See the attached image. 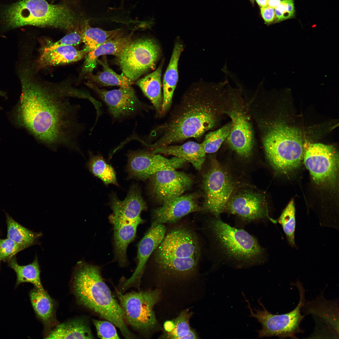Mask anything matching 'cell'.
Here are the masks:
<instances>
[{
  "label": "cell",
  "mask_w": 339,
  "mask_h": 339,
  "mask_svg": "<svg viewBox=\"0 0 339 339\" xmlns=\"http://www.w3.org/2000/svg\"><path fill=\"white\" fill-rule=\"evenodd\" d=\"M94 338L88 321L83 318L72 319L57 325L45 337L48 339Z\"/></svg>",
  "instance_id": "cell-26"
},
{
  "label": "cell",
  "mask_w": 339,
  "mask_h": 339,
  "mask_svg": "<svg viewBox=\"0 0 339 339\" xmlns=\"http://www.w3.org/2000/svg\"><path fill=\"white\" fill-rule=\"evenodd\" d=\"M166 231L164 224L151 226L138 244L137 266L132 276L124 283L123 289L136 285L139 287L147 262L162 241Z\"/></svg>",
  "instance_id": "cell-21"
},
{
  "label": "cell",
  "mask_w": 339,
  "mask_h": 339,
  "mask_svg": "<svg viewBox=\"0 0 339 339\" xmlns=\"http://www.w3.org/2000/svg\"><path fill=\"white\" fill-rule=\"evenodd\" d=\"M191 314L185 310L182 312L174 320L175 326L171 332L164 333L162 338L167 339H196V332L191 329L189 325V319Z\"/></svg>",
  "instance_id": "cell-34"
},
{
  "label": "cell",
  "mask_w": 339,
  "mask_h": 339,
  "mask_svg": "<svg viewBox=\"0 0 339 339\" xmlns=\"http://www.w3.org/2000/svg\"><path fill=\"white\" fill-rule=\"evenodd\" d=\"M226 208L244 221L267 218L274 223H277L268 215L264 197L258 193L245 191L238 193L229 201Z\"/></svg>",
  "instance_id": "cell-19"
},
{
  "label": "cell",
  "mask_w": 339,
  "mask_h": 339,
  "mask_svg": "<svg viewBox=\"0 0 339 339\" xmlns=\"http://www.w3.org/2000/svg\"><path fill=\"white\" fill-rule=\"evenodd\" d=\"M277 221L282 227L289 245L295 247V208L293 200L289 202L282 211Z\"/></svg>",
  "instance_id": "cell-35"
},
{
  "label": "cell",
  "mask_w": 339,
  "mask_h": 339,
  "mask_svg": "<svg viewBox=\"0 0 339 339\" xmlns=\"http://www.w3.org/2000/svg\"><path fill=\"white\" fill-rule=\"evenodd\" d=\"M72 287L79 304L112 323L125 338H136L128 328L124 311L112 296L98 266L78 262L74 272Z\"/></svg>",
  "instance_id": "cell-3"
},
{
  "label": "cell",
  "mask_w": 339,
  "mask_h": 339,
  "mask_svg": "<svg viewBox=\"0 0 339 339\" xmlns=\"http://www.w3.org/2000/svg\"><path fill=\"white\" fill-rule=\"evenodd\" d=\"M250 0V1H251V2L253 4V3H254V0Z\"/></svg>",
  "instance_id": "cell-45"
},
{
  "label": "cell",
  "mask_w": 339,
  "mask_h": 339,
  "mask_svg": "<svg viewBox=\"0 0 339 339\" xmlns=\"http://www.w3.org/2000/svg\"><path fill=\"white\" fill-rule=\"evenodd\" d=\"M160 54V46L155 40L142 38L132 40L116 57L122 74L134 82L155 68Z\"/></svg>",
  "instance_id": "cell-12"
},
{
  "label": "cell",
  "mask_w": 339,
  "mask_h": 339,
  "mask_svg": "<svg viewBox=\"0 0 339 339\" xmlns=\"http://www.w3.org/2000/svg\"><path fill=\"white\" fill-rule=\"evenodd\" d=\"M225 93L223 112L230 118L231 124L227 142L239 155L248 158L253 150L254 138L247 106L239 91L228 88Z\"/></svg>",
  "instance_id": "cell-10"
},
{
  "label": "cell",
  "mask_w": 339,
  "mask_h": 339,
  "mask_svg": "<svg viewBox=\"0 0 339 339\" xmlns=\"http://www.w3.org/2000/svg\"><path fill=\"white\" fill-rule=\"evenodd\" d=\"M98 337L101 339H119L115 325L109 321L93 320Z\"/></svg>",
  "instance_id": "cell-39"
},
{
  "label": "cell",
  "mask_w": 339,
  "mask_h": 339,
  "mask_svg": "<svg viewBox=\"0 0 339 339\" xmlns=\"http://www.w3.org/2000/svg\"><path fill=\"white\" fill-rule=\"evenodd\" d=\"M110 204L112 212L109 218L113 229L115 259L124 267L128 264L127 247L135 239L138 226L145 222L141 214L147 206L141 193L132 190L122 201L115 194L111 195Z\"/></svg>",
  "instance_id": "cell-7"
},
{
  "label": "cell",
  "mask_w": 339,
  "mask_h": 339,
  "mask_svg": "<svg viewBox=\"0 0 339 339\" xmlns=\"http://www.w3.org/2000/svg\"><path fill=\"white\" fill-rule=\"evenodd\" d=\"M198 197L196 193L181 195L162 204L152 211L151 225L175 223L190 213L203 211Z\"/></svg>",
  "instance_id": "cell-20"
},
{
  "label": "cell",
  "mask_w": 339,
  "mask_h": 339,
  "mask_svg": "<svg viewBox=\"0 0 339 339\" xmlns=\"http://www.w3.org/2000/svg\"><path fill=\"white\" fill-rule=\"evenodd\" d=\"M175 324L174 320H168L165 321L164 325L165 332L164 333H169L172 331L174 329Z\"/></svg>",
  "instance_id": "cell-42"
},
{
  "label": "cell",
  "mask_w": 339,
  "mask_h": 339,
  "mask_svg": "<svg viewBox=\"0 0 339 339\" xmlns=\"http://www.w3.org/2000/svg\"><path fill=\"white\" fill-rule=\"evenodd\" d=\"M127 170L130 177L145 180L162 170H175L187 162L174 156L171 159L147 151H131L128 153Z\"/></svg>",
  "instance_id": "cell-16"
},
{
  "label": "cell",
  "mask_w": 339,
  "mask_h": 339,
  "mask_svg": "<svg viewBox=\"0 0 339 339\" xmlns=\"http://www.w3.org/2000/svg\"><path fill=\"white\" fill-rule=\"evenodd\" d=\"M24 250L10 239H0V261H8L19 251Z\"/></svg>",
  "instance_id": "cell-38"
},
{
  "label": "cell",
  "mask_w": 339,
  "mask_h": 339,
  "mask_svg": "<svg viewBox=\"0 0 339 339\" xmlns=\"http://www.w3.org/2000/svg\"><path fill=\"white\" fill-rule=\"evenodd\" d=\"M133 32L125 35L122 32L108 39L105 42L86 55L82 69L83 74L92 72L97 64V60L100 56L112 55L116 57L122 52L132 40Z\"/></svg>",
  "instance_id": "cell-23"
},
{
  "label": "cell",
  "mask_w": 339,
  "mask_h": 339,
  "mask_svg": "<svg viewBox=\"0 0 339 339\" xmlns=\"http://www.w3.org/2000/svg\"><path fill=\"white\" fill-rule=\"evenodd\" d=\"M87 166L90 171L105 184L118 185L116 172L113 168L100 156H91Z\"/></svg>",
  "instance_id": "cell-33"
},
{
  "label": "cell",
  "mask_w": 339,
  "mask_h": 339,
  "mask_svg": "<svg viewBox=\"0 0 339 339\" xmlns=\"http://www.w3.org/2000/svg\"><path fill=\"white\" fill-rule=\"evenodd\" d=\"M231 126L230 122L206 135L202 143L206 153H213L218 151L229 134Z\"/></svg>",
  "instance_id": "cell-36"
},
{
  "label": "cell",
  "mask_w": 339,
  "mask_h": 339,
  "mask_svg": "<svg viewBox=\"0 0 339 339\" xmlns=\"http://www.w3.org/2000/svg\"><path fill=\"white\" fill-rule=\"evenodd\" d=\"M294 0H283L275 8L274 23L293 18L295 15Z\"/></svg>",
  "instance_id": "cell-37"
},
{
  "label": "cell",
  "mask_w": 339,
  "mask_h": 339,
  "mask_svg": "<svg viewBox=\"0 0 339 339\" xmlns=\"http://www.w3.org/2000/svg\"><path fill=\"white\" fill-rule=\"evenodd\" d=\"M3 95V93L2 92L0 91V95Z\"/></svg>",
  "instance_id": "cell-46"
},
{
  "label": "cell",
  "mask_w": 339,
  "mask_h": 339,
  "mask_svg": "<svg viewBox=\"0 0 339 339\" xmlns=\"http://www.w3.org/2000/svg\"><path fill=\"white\" fill-rule=\"evenodd\" d=\"M97 62L102 67V70L96 74H89V78L94 84L100 86H117L122 88H129L133 83L123 75H119L109 66L106 57L104 56L101 60H97Z\"/></svg>",
  "instance_id": "cell-29"
},
{
  "label": "cell",
  "mask_w": 339,
  "mask_h": 339,
  "mask_svg": "<svg viewBox=\"0 0 339 339\" xmlns=\"http://www.w3.org/2000/svg\"><path fill=\"white\" fill-rule=\"evenodd\" d=\"M31 302L38 318L46 327L56 323L54 301L45 290L35 288L30 292Z\"/></svg>",
  "instance_id": "cell-28"
},
{
  "label": "cell",
  "mask_w": 339,
  "mask_h": 339,
  "mask_svg": "<svg viewBox=\"0 0 339 339\" xmlns=\"http://www.w3.org/2000/svg\"><path fill=\"white\" fill-rule=\"evenodd\" d=\"M9 266L15 272L17 275L16 284L23 282H30L35 288L41 290H44L40 279V270L37 257L33 262L28 265H19L15 257L8 260Z\"/></svg>",
  "instance_id": "cell-30"
},
{
  "label": "cell",
  "mask_w": 339,
  "mask_h": 339,
  "mask_svg": "<svg viewBox=\"0 0 339 339\" xmlns=\"http://www.w3.org/2000/svg\"><path fill=\"white\" fill-rule=\"evenodd\" d=\"M220 86L192 89L185 93L168 120L156 130L153 150L187 139L201 137L218 123L224 114L225 91Z\"/></svg>",
  "instance_id": "cell-2"
},
{
  "label": "cell",
  "mask_w": 339,
  "mask_h": 339,
  "mask_svg": "<svg viewBox=\"0 0 339 339\" xmlns=\"http://www.w3.org/2000/svg\"><path fill=\"white\" fill-rule=\"evenodd\" d=\"M158 290L122 294L117 296L125 315L126 323L138 332L146 333L155 329L157 322L153 311L159 297Z\"/></svg>",
  "instance_id": "cell-11"
},
{
  "label": "cell",
  "mask_w": 339,
  "mask_h": 339,
  "mask_svg": "<svg viewBox=\"0 0 339 339\" xmlns=\"http://www.w3.org/2000/svg\"><path fill=\"white\" fill-rule=\"evenodd\" d=\"M323 292L312 300L305 299L301 311L305 315H311L315 322V328L310 338L338 339V301L327 299Z\"/></svg>",
  "instance_id": "cell-15"
},
{
  "label": "cell",
  "mask_w": 339,
  "mask_h": 339,
  "mask_svg": "<svg viewBox=\"0 0 339 339\" xmlns=\"http://www.w3.org/2000/svg\"><path fill=\"white\" fill-rule=\"evenodd\" d=\"M208 226L219 250L228 260L241 266L262 262L264 249L247 232L232 227L218 218L210 221Z\"/></svg>",
  "instance_id": "cell-8"
},
{
  "label": "cell",
  "mask_w": 339,
  "mask_h": 339,
  "mask_svg": "<svg viewBox=\"0 0 339 339\" xmlns=\"http://www.w3.org/2000/svg\"><path fill=\"white\" fill-rule=\"evenodd\" d=\"M149 178L153 195L162 204L181 195L191 187L193 181L188 174L175 170L160 171Z\"/></svg>",
  "instance_id": "cell-17"
},
{
  "label": "cell",
  "mask_w": 339,
  "mask_h": 339,
  "mask_svg": "<svg viewBox=\"0 0 339 339\" xmlns=\"http://www.w3.org/2000/svg\"><path fill=\"white\" fill-rule=\"evenodd\" d=\"M20 75L22 93L16 116L17 123L51 148L64 146L79 151V108L70 100H90V94L66 83L36 80L28 70Z\"/></svg>",
  "instance_id": "cell-1"
},
{
  "label": "cell",
  "mask_w": 339,
  "mask_h": 339,
  "mask_svg": "<svg viewBox=\"0 0 339 339\" xmlns=\"http://www.w3.org/2000/svg\"><path fill=\"white\" fill-rule=\"evenodd\" d=\"M281 0H268L267 6L275 8L281 3Z\"/></svg>",
  "instance_id": "cell-43"
},
{
  "label": "cell",
  "mask_w": 339,
  "mask_h": 339,
  "mask_svg": "<svg viewBox=\"0 0 339 339\" xmlns=\"http://www.w3.org/2000/svg\"><path fill=\"white\" fill-rule=\"evenodd\" d=\"M162 66V64H160L155 70L139 79L136 82L151 101L157 114L159 116L161 115L163 102L161 79Z\"/></svg>",
  "instance_id": "cell-27"
},
{
  "label": "cell",
  "mask_w": 339,
  "mask_h": 339,
  "mask_svg": "<svg viewBox=\"0 0 339 339\" xmlns=\"http://www.w3.org/2000/svg\"><path fill=\"white\" fill-rule=\"evenodd\" d=\"M202 186L203 211L218 218L226 209L234 191L232 179L219 163L213 160L203 175Z\"/></svg>",
  "instance_id": "cell-13"
},
{
  "label": "cell",
  "mask_w": 339,
  "mask_h": 339,
  "mask_svg": "<svg viewBox=\"0 0 339 339\" xmlns=\"http://www.w3.org/2000/svg\"><path fill=\"white\" fill-rule=\"evenodd\" d=\"M87 85L105 101L114 117L120 118L130 115L144 107L143 103L138 100L131 87L108 91L99 88L93 83H88Z\"/></svg>",
  "instance_id": "cell-18"
},
{
  "label": "cell",
  "mask_w": 339,
  "mask_h": 339,
  "mask_svg": "<svg viewBox=\"0 0 339 339\" xmlns=\"http://www.w3.org/2000/svg\"><path fill=\"white\" fill-rule=\"evenodd\" d=\"M295 285L299 292V301L294 309L285 314L278 315L270 313L259 300L258 302L261 309H253L249 301L244 296L250 310L249 316L256 319L261 325V328L257 331L258 338L277 336L281 339L297 338V334L304 332L300 325L305 316L301 314V309L305 300V290L299 281H296Z\"/></svg>",
  "instance_id": "cell-9"
},
{
  "label": "cell",
  "mask_w": 339,
  "mask_h": 339,
  "mask_svg": "<svg viewBox=\"0 0 339 339\" xmlns=\"http://www.w3.org/2000/svg\"><path fill=\"white\" fill-rule=\"evenodd\" d=\"M201 250L198 238L194 231L186 227L177 226L166 231L152 253L153 261L157 269L164 274L188 275L196 270Z\"/></svg>",
  "instance_id": "cell-5"
},
{
  "label": "cell",
  "mask_w": 339,
  "mask_h": 339,
  "mask_svg": "<svg viewBox=\"0 0 339 339\" xmlns=\"http://www.w3.org/2000/svg\"><path fill=\"white\" fill-rule=\"evenodd\" d=\"M182 45L175 43L163 81V95L161 116L165 114L170 108L174 92L178 78V64L183 50Z\"/></svg>",
  "instance_id": "cell-25"
},
{
  "label": "cell",
  "mask_w": 339,
  "mask_h": 339,
  "mask_svg": "<svg viewBox=\"0 0 339 339\" xmlns=\"http://www.w3.org/2000/svg\"><path fill=\"white\" fill-rule=\"evenodd\" d=\"M251 113L259 129L266 155L272 166L286 174L298 168L304 155L300 131L294 127L269 119L258 109Z\"/></svg>",
  "instance_id": "cell-4"
},
{
  "label": "cell",
  "mask_w": 339,
  "mask_h": 339,
  "mask_svg": "<svg viewBox=\"0 0 339 339\" xmlns=\"http://www.w3.org/2000/svg\"><path fill=\"white\" fill-rule=\"evenodd\" d=\"M40 51L36 65L38 70L78 61L89 52L85 48L79 50L72 46H61L51 49L42 47Z\"/></svg>",
  "instance_id": "cell-22"
},
{
  "label": "cell",
  "mask_w": 339,
  "mask_h": 339,
  "mask_svg": "<svg viewBox=\"0 0 339 339\" xmlns=\"http://www.w3.org/2000/svg\"><path fill=\"white\" fill-rule=\"evenodd\" d=\"M156 154L174 156L191 163L200 170L206 158V153L202 143L190 141L180 145H169L152 150Z\"/></svg>",
  "instance_id": "cell-24"
},
{
  "label": "cell",
  "mask_w": 339,
  "mask_h": 339,
  "mask_svg": "<svg viewBox=\"0 0 339 339\" xmlns=\"http://www.w3.org/2000/svg\"><path fill=\"white\" fill-rule=\"evenodd\" d=\"M261 13L265 23L267 24L274 23L275 19V9L268 6L261 7Z\"/></svg>",
  "instance_id": "cell-41"
},
{
  "label": "cell",
  "mask_w": 339,
  "mask_h": 339,
  "mask_svg": "<svg viewBox=\"0 0 339 339\" xmlns=\"http://www.w3.org/2000/svg\"><path fill=\"white\" fill-rule=\"evenodd\" d=\"M7 238L21 246L24 249L35 244L41 233L32 231L21 225L6 213Z\"/></svg>",
  "instance_id": "cell-31"
},
{
  "label": "cell",
  "mask_w": 339,
  "mask_h": 339,
  "mask_svg": "<svg viewBox=\"0 0 339 339\" xmlns=\"http://www.w3.org/2000/svg\"><path fill=\"white\" fill-rule=\"evenodd\" d=\"M304 162L314 182L325 186L336 183L338 171V155L331 145L320 143L310 144L304 154Z\"/></svg>",
  "instance_id": "cell-14"
},
{
  "label": "cell",
  "mask_w": 339,
  "mask_h": 339,
  "mask_svg": "<svg viewBox=\"0 0 339 339\" xmlns=\"http://www.w3.org/2000/svg\"></svg>",
  "instance_id": "cell-47"
},
{
  "label": "cell",
  "mask_w": 339,
  "mask_h": 339,
  "mask_svg": "<svg viewBox=\"0 0 339 339\" xmlns=\"http://www.w3.org/2000/svg\"><path fill=\"white\" fill-rule=\"evenodd\" d=\"M82 42L81 33L75 31L66 35L56 42H48L42 47L51 49L61 46H75Z\"/></svg>",
  "instance_id": "cell-40"
},
{
  "label": "cell",
  "mask_w": 339,
  "mask_h": 339,
  "mask_svg": "<svg viewBox=\"0 0 339 339\" xmlns=\"http://www.w3.org/2000/svg\"><path fill=\"white\" fill-rule=\"evenodd\" d=\"M256 2L261 7L267 6L268 0H256Z\"/></svg>",
  "instance_id": "cell-44"
},
{
  "label": "cell",
  "mask_w": 339,
  "mask_h": 339,
  "mask_svg": "<svg viewBox=\"0 0 339 339\" xmlns=\"http://www.w3.org/2000/svg\"><path fill=\"white\" fill-rule=\"evenodd\" d=\"M122 32L121 29L105 30L101 29L91 27L85 22L82 28L81 34L85 48L89 52L94 50L105 42L110 37Z\"/></svg>",
  "instance_id": "cell-32"
},
{
  "label": "cell",
  "mask_w": 339,
  "mask_h": 339,
  "mask_svg": "<svg viewBox=\"0 0 339 339\" xmlns=\"http://www.w3.org/2000/svg\"><path fill=\"white\" fill-rule=\"evenodd\" d=\"M1 16L8 29L33 25L71 29L78 21L75 13L67 6L51 4L46 0H19L6 7Z\"/></svg>",
  "instance_id": "cell-6"
}]
</instances>
